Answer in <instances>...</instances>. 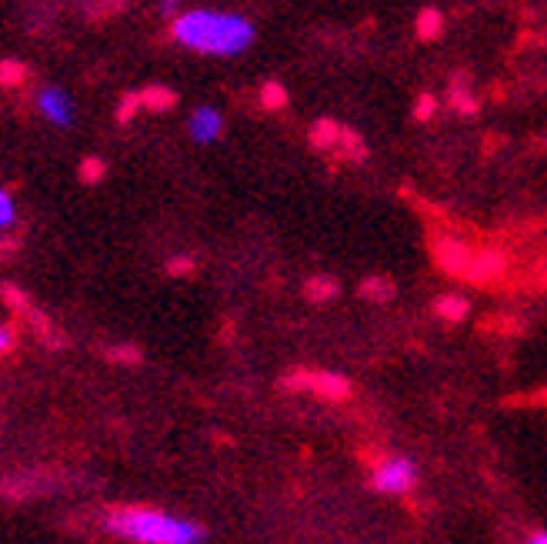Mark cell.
<instances>
[{
  "label": "cell",
  "mask_w": 547,
  "mask_h": 544,
  "mask_svg": "<svg viewBox=\"0 0 547 544\" xmlns=\"http://www.w3.org/2000/svg\"><path fill=\"white\" fill-rule=\"evenodd\" d=\"M341 131L344 127L337 124V121H317L314 127H311V144L314 147H321V151H331V147H337V141H341Z\"/></svg>",
  "instance_id": "30bf717a"
},
{
  "label": "cell",
  "mask_w": 547,
  "mask_h": 544,
  "mask_svg": "<svg viewBox=\"0 0 547 544\" xmlns=\"http://www.w3.org/2000/svg\"><path fill=\"white\" fill-rule=\"evenodd\" d=\"M447 101H451L454 111H461V114H474V111H477V97L471 94V84L464 81V74H457V77H454Z\"/></svg>",
  "instance_id": "9c48e42d"
},
{
  "label": "cell",
  "mask_w": 547,
  "mask_h": 544,
  "mask_svg": "<svg viewBox=\"0 0 547 544\" xmlns=\"http://www.w3.org/2000/svg\"><path fill=\"white\" fill-rule=\"evenodd\" d=\"M417 481V468L414 461L401 458V454H391V458L377 461L371 471V488L381 494H407Z\"/></svg>",
  "instance_id": "3957f363"
},
{
  "label": "cell",
  "mask_w": 547,
  "mask_h": 544,
  "mask_svg": "<svg viewBox=\"0 0 547 544\" xmlns=\"http://www.w3.org/2000/svg\"><path fill=\"white\" fill-rule=\"evenodd\" d=\"M107 531L137 544H201L207 531L201 524L174 518L157 508H121L107 518Z\"/></svg>",
  "instance_id": "7a4b0ae2"
},
{
  "label": "cell",
  "mask_w": 547,
  "mask_h": 544,
  "mask_svg": "<svg viewBox=\"0 0 547 544\" xmlns=\"http://www.w3.org/2000/svg\"><path fill=\"white\" fill-rule=\"evenodd\" d=\"M37 111L44 114V121L47 124H54V127H61V131H71V127L77 124V111H74V101H71V94L64 91V87H41L37 91Z\"/></svg>",
  "instance_id": "277c9868"
},
{
  "label": "cell",
  "mask_w": 547,
  "mask_h": 544,
  "mask_svg": "<svg viewBox=\"0 0 547 544\" xmlns=\"http://www.w3.org/2000/svg\"><path fill=\"white\" fill-rule=\"evenodd\" d=\"M304 291L311 301H334L337 294H341V284H337L334 278H327V274H317V278L307 281Z\"/></svg>",
  "instance_id": "8fae6325"
},
{
  "label": "cell",
  "mask_w": 547,
  "mask_h": 544,
  "mask_svg": "<svg viewBox=\"0 0 547 544\" xmlns=\"http://www.w3.org/2000/svg\"><path fill=\"white\" fill-rule=\"evenodd\" d=\"M17 204H14V197L11 191H7L4 184H0V231H14L17 227Z\"/></svg>",
  "instance_id": "4fadbf2b"
},
{
  "label": "cell",
  "mask_w": 547,
  "mask_h": 544,
  "mask_svg": "<svg viewBox=\"0 0 547 544\" xmlns=\"http://www.w3.org/2000/svg\"><path fill=\"white\" fill-rule=\"evenodd\" d=\"M184 267H191V261H187V257H177V261H171V271L174 274H184Z\"/></svg>",
  "instance_id": "603a6c76"
},
{
  "label": "cell",
  "mask_w": 547,
  "mask_h": 544,
  "mask_svg": "<svg viewBox=\"0 0 547 544\" xmlns=\"http://www.w3.org/2000/svg\"><path fill=\"white\" fill-rule=\"evenodd\" d=\"M337 147H341V151H344L347 157H351V161H364V157H367L364 141H361V137H357L354 131H347V127L341 131V141H337Z\"/></svg>",
  "instance_id": "2e32d148"
},
{
  "label": "cell",
  "mask_w": 547,
  "mask_h": 544,
  "mask_svg": "<svg viewBox=\"0 0 547 544\" xmlns=\"http://www.w3.org/2000/svg\"><path fill=\"white\" fill-rule=\"evenodd\" d=\"M527 541H531V544H547V531L541 528V531H531V534H527Z\"/></svg>",
  "instance_id": "7402d4cb"
},
{
  "label": "cell",
  "mask_w": 547,
  "mask_h": 544,
  "mask_svg": "<svg viewBox=\"0 0 547 544\" xmlns=\"http://www.w3.org/2000/svg\"><path fill=\"white\" fill-rule=\"evenodd\" d=\"M187 131H191V137L197 144H214L221 141L224 134V117L214 111V107H197V111L191 114V121H187Z\"/></svg>",
  "instance_id": "8992f818"
},
{
  "label": "cell",
  "mask_w": 547,
  "mask_h": 544,
  "mask_svg": "<svg viewBox=\"0 0 547 544\" xmlns=\"http://www.w3.org/2000/svg\"><path fill=\"white\" fill-rule=\"evenodd\" d=\"M434 314L444 318L447 324H461L467 314H471V301L461 298V294H441V298L434 301Z\"/></svg>",
  "instance_id": "ba28073f"
},
{
  "label": "cell",
  "mask_w": 547,
  "mask_h": 544,
  "mask_svg": "<svg viewBox=\"0 0 547 544\" xmlns=\"http://www.w3.org/2000/svg\"><path fill=\"white\" fill-rule=\"evenodd\" d=\"M434 111H437V97L434 94H421V97H417V101H414V121H431V117H434Z\"/></svg>",
  "instance_id": "ac0fdd59"
},
{
  "label": "cell",
  "mask_w": 547,
  "mask_h": 544,
  "mask_svg": "<svg viewBox=\"0 0 547 544\" xmlns=\"http://www.w3.org/2000/svg\"><path fill=\"white\" fill-rule=\"evenodd\" d=\"M111 358L124 361V364H137V361H141V351H137V348H117V351H111Z\"/></svg>",
  "instance_id": "ffe728a7"
},
{
  "label": "cell",
  "mask_w": 547,
  "mask_h": 544,
  "mask_svg": "<svg viewBox=\"0 0 547 544\" xmlns=\"http://www.w3.org/2000/svg\"><path fill=\"white\" fill-rule=\"evenodd\" d=\"M261 104L267 107V111H284V107H287V91H284V84L267 81V84H264V91H261Z\"/></svg>",
  "instance_id": "5bb4252c"
},
{
  "label": "cell",
  "mask_w": 547,
  "mask_h": 544,
  "mask_svg": "<svg viewBox=\"0 0 547 544\" xmlns=\"http://www.w3.org/2000/svg\"><path fill=\"white\" fill-rule=\"evenodd\" d=\"M14 348V331L11 328H4V324H0V354H7Z\"/></svg>",
  "instance_id": "44dd1931"
},
{
  "label": "cell",
  "mask_w": 547,
  "mask_h": 544,
  "mask_svg": "<svg viewBox=\"0 0 547 544\" xmlns=\"http://www.w3.org/2000/svg\"><path fill=\"white\" fill-rule=\"evenodd\" d=\"M171 34L187 51L211 57H237L251 51L257 41V27L247 17L227 11H207V7L181 14L174 21Z\"/></svg>",
  "instance_id": "6da1fadb"
},
{
  "label": "cell",
  "mask_w": 547,
  "mask_h": 544,
  "mask_svg": "<svg viewBox=\"0 0 547 544\" xmlns=\"http://www.w3.org/2000/svg\"><path fill=\"white\" fill-rule=\"evenodd\" d=\"M104 171H107V167H104L101 157H87V161L81 164V181L97 184V181H101V177H104Z\"/></svg>",
  "instance_id": "d6986e66"
},
{
  "label": "cell",
  "mask_w": 547,
  "mask_h": 544,
  "mask_svg": "<svg viewBox=\"0 0 547 544\" xmlns=\"http://www.w3.org/2000/svg\"><path fill=\"white\" fill-rule=\"evenodd\" d=\"M361 294L367 301H391L394 298V281L391 278H367L361 284Z\"/></svg>",
  "instance_id": "7c38bea8"
},
{
  "label": "cell",
  "mask_w": 547,
  "mask_h": 544,
  "mask_svg": "<svg viewBox=\"0 0 547 544\" xmlns=\"http://www.w3.org/2000/svg\"><path fill=\"white\" fill-rule=\"evenodd\" d=\"M177 4H181V0H161V7H164V11H174Z\"/></svg>",
  "instance_id": "cb8c5ba5"
},
{
  "label": "cell",
  "mask_w": 547,
  "mask_h": 544,
  "mask_svg": "<svg viewBox=\"0 0 547 544\" xmlns=\"http://www.w3.org/2000/svg\"><path fill=\"white\" fill-rule=\"evenodd\" d=\"M174 91H164V87H147L141 94V104H147L151 111H164V107H174Z\"/></svg>",
  "instance_id": "9a60e30c"
},
{
  "label": "cell",
  "mask_w": 547,
  "mask_h": 544,
  "mask_svg": "<svg viewBox=\"0 0 547 544\" xmlns=\"http://www.w3.org/2000/svg\"><path fill=\"white\" fill-rule=\"evenodd\" d=\"M287 384H291V388L314 391L327 401L351 398V381H347L344 374H331V371H297V374H291V381Z\"/></svg>",
  "instance_id": "5b68a950"
},
{
  "label": "cell",
  "mask_w": 547,
  "mask_h": 544,
  "mask_svg": "<svg viewBox=\"0 0 547 544\" xmlns=\"http://www.w3.org/2000/svg\"><path fill=\"white\" fill-rule=\"evenodd\" d=\"M414 34L417 41H437V37L444 34V14L437 11V7H421L414 17Z\"/></svg>",
  "instance_id": "52a82bcc"
},
{
  "label": "cell",
  "mask_w": 547,
  "mask_h": 544,
  "mask_svg": "<svg viewBox=\"0 0 547 544\" xmlns=\"http://www.w3.org/2000/svg\"><path fill=\"white\" fill-rule=\"evenodd\" d=\"M24 77H27V67L24 64H17V61H4V64H0V81H4L7 87L24 84Z\"/></svg>",
  "instance_id": "e0dca14e"
}]
</instances>
